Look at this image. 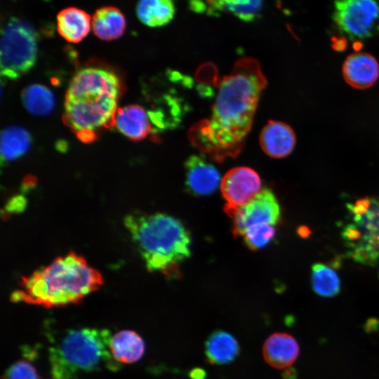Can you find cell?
Returning <instances> with one entry per match:
<instances>
[{"label":"cell","instance_id":"6da1fadb","mask_svg":"<svg viewBox=\"0 0 379 379\" xmlns=\"http://www.w3.org/2000/svg\"><path fill=\"white\" fill-rule=\"evenodd\" d=\"M266 78L258 60L244 57L220 80L212 113L193 125L191 143L218 162L240 154L250 132Z\"/></svg>","mask_w":379,"mask_h":379},{"label":"cell","instance_id":"7a4b0ae2","mask_svg":"<svg viewBox=\"0 0 379 379\" xmlns=\"http://www.w3.org/2000/svg\"><path fill=\"white\" fill-rule=\"evenodd\" d=\"M124 83L107 66L88 63L71 79L65 94L62 119L84 143L94 142L100 132L114 126Z\"/></svg>","mask_w":379,"mask_h":379},{"label":"cell","instance_id":"3957f363","mask_svg":"<svg viewBox=\"0 0 379 379\" xmlns=\"http://www.w3.org/2000/svg\"><path fill=\"white\" fill-rule=\"evenodd\" d=\"M102 284L100 272L70 251L22 277L11 299L46 308L62 307L79 302Z\"/></svg>","mask_w":379,"mask_h":379},{"label":"cell","instance_id":"277c9868","mask_svg":"<svg viewBox=\"0 0 379 379\" xmlns=\"http://www.w3.org/2000/svg\"><path fill=\"white\" fill-rule=\"evenodd\" d=\"M124 225L149 271L179 275L180 264L191 255L190 234L180 220L161 213H134L124 218Z\"/></svg>","mask_w":379,"mask_h":379},{"label":"cell","instance_id":"5b68a950","mask_svg":"<svg viewBox=\"0 0 379 379\" xmlns=\"http://www.w3.org/2000/svg\"><path fill=\"white\" fill-rule=\"evenodd\" d=\"M112 335L105 328H82L69 330L49 350L51 372L54 379H75L79 373L107 366L119 367L112 357Z\"/></svg>","mask_w":379,"mask_h":379},{"label":"cell","instance_id":"8992f818","mask_svg":"<svg viewBox=\"0 0 379 379\" xmlns=\"http://www.w3.org/2000/svg\"><path fill=\"white\" fill-rule=\"evenodd\" d=\"M34 29L25 20L11 18L1 30V74L16 80L35 65L38 37Z\"/></svg>","mask_w":379,"mask_h":379},{"label":"cell","instance_id":"52a82bcc","mask_svg":"<svg viewBox=\"0 0 379 379\" xmlns=\"http://www.w3.org/2000/svg\"><path fill=\"white\" fill-rule=\"evenodd\" d=\"M332 18L349 39L371 38L379 34V1L334 0Z\"/></svg>","mask_w":379,"mask_h":379},{"label":"cell","instance_id":"ba28073f","mask_svg":"<svg viewBox=\"0 0 379 379\" xmlns=\"http://www.w3.org/2000/svg\"><path fill=\"white\" fill-rule=\"evenodd\" d=\"M232 221L234 237H242L249 227L262 223L276 225L281 220V208L274 192L262 189L251 201L239 207L225 205L224 208Z\"/></svg>","mask_w":379,"mask_h":379},{"label":"cell","instance_id":"9c48e42d","mask_svg":"<svg viewBox=\"0 0 379 379\" xmlns=\"http://www.w3.org/2000/svg\"><path fill=\"white\" fill-rule=\"evenodd\" d=\"M221 192L225 205L239 207L251 201L260 191L261 180L253 169L238 166L230 170L221 180Z\"/></svg>","mask_w":379,"mask_h":379},{"label":"cell","instance_id":"30bf717a","mask_svg":"<svg viewBox=\"0 0 379 379\" xmlns=\"http://www.w3.org/2000/svg\"><path fill=\"white\" fill-rule=\"evenodd\" d=\"M185 185L195 196H206L213 193L220 182L217 168L204 155L190 156L185 163Z\"/></svg>","mask_w":379,"mask_h":379},{"label":"cell","instance_id":"8fae6325","mask_svg":"<svg viewBox=\"0 0 379 379\" xmlns=\"http://www.w3.org/2000/svg\"><path fill=\"white\" fill-rule=\"evenodd\" d=\"M260 145L263 152L270 157L284 158L289 155L296 142L293 130L288 124L269 121L260 134Z\"/></svg>","mask_w":379,"mask_h":379},{"label":"cell","instance_id":"7c38bea8","mask_svg":"<svg viewBox=\"0 0 379 379\" xmlns=\"http://www.w3.org/2000/svg\"><path fill=\"white\" fill-rule=\"evenodd\" d=\"M343 77L351 86L364 89L371 86L379 77L377 60L367 53L351 54L343 66Z\"/></svg>","mask_w":379,"mask_h":379},{"label":"cell","instance_id":"4fadbf2b","mask_svg":"<svg viewBox=\"0 0 379 379\" xmlns=\"http://www.w3.org/2000/svg\"><path fill=\"white\" fill-rule=\"evenodd\" d=\"M114 126L125 137L134 141L143 140L154 131L148 112L138 105L118 108Z\"/></svg>","mask_w":379,"mask_h":379},{"label":"cell","instance_id":"5bb4252c","mask_svg":"<svg viewBox=\"0 0 379 379\" xmlns=\"http://www.w3.org/2000/svg\"><path fill=\"white\" fill-rule=\"evenodd\" d=\"M299 345L296 340L286 333H275L264 343L262 354L265 361L275 368H285L297 359Z\"/></svg>","mask_w":379,"mask_h":379},{"label":"cell","instance_id":"9a60e30c","mask_svg":"<svg viewBox=\"0 0 379 379\" xmlns=\"http://www.w3.org/2000/svg\"><path fill=\"white\" fill-rule=\"evenodd\" d=\"M92 18L85 11L77 7L61 10L56 16L57 29L67 41L79 43L89 33Z\"/></svg>","mask_w":379,"mask_h":379},{"label":"cell","instance_id":"2e32d148","mask_svg":"<svg viewBox=\"0 0 379 379\" xmlns=\"http://www.w3.org/2000/svg\"><path fill=\"white\" fill-rule=\"evenodd\" d=\"M91 26L97 37L104 41H112L124 34L126 20L119 8L106 6L95 11L92 17Z\"/></svg>","mask_w":379,"mask_h":379},{"label":"cell","instance_id":"e0dca14e","mask_svg":"<svg viewBox=\"0 0 379 379\" xmlns=\"http://www.w3.org/2000/svg\"><path fill=\"white\" fill-rule=\"evenodd\" d=\"M145 347L141 336L129 330L115 333L109 345L111 354L119 364H131L138 361L145 352Z\"/></svg>","mask_w":379,"mask_h":379},{"label":"cell","instance_id":"ac0fdd59","mask_svg":"<svg viewBox=\"0 0 379 379\" xmlns=\"http://www.w3.org/2000/svg\"><path fill=\"white\" fill-rule=\"evenodd\" d=\"M239 352V345L236 338L224 331H217L208 338L205 344L207 361L216 365L233 361Z\"/></svg>","mask_w":379,"mask_h":379},{"label":"cell","instance_id":"d6986e66","mask_svg":"<svg viewBox=\"0 0 379 379\" xmlns=\"http://www.w3.org/2000/svg\"><path fill=\"white\" fill-rule=\"evenodd\" d=\"M205 4L209 15L227 12L241 20L251 22L258 18L263 0H205Z\"/></svg>","mask_w":379,"mask_h":379},{"label":"cell","instance_id":"ffe728a7","mask_svg":"<svg viewBox=\"0 0 379 379\" xmlns=\"http://www.w3.org/2000/svg\"><path fill=\"white\" fill-rule=\"evenodd\" d=\"M135 12L142 24L158 27L168 24L173 19L175 7L173 0H139Z\"/></svg>","mask_w":379,"mask_h":379},{"label":"cell","instance_id":"44dd1931","mask_svg":"<svg viewBox=\"0 0 379 379\" xmlns=\"http://www.w3.org/2000/svg\"><path fill=\"white\" fill-rule=\"evenodd\" d=\"M32 138L29 133L20 126H9L1 134V163L14 161L29 149Z\"/></svg>","mask_w":379,"mask_h":379},{"label":"cell","instance_id":"7402d4cb","mask_svg":"<svg viewBox=\"0 0 379 379\" xmlns=\"http://www.w3.org/2000/svg\"><path fill=\"white\" fill-rule=\"evenodd\" d=\"M21 99L24 107L32 114L37 116L49 114L55 104L52 91L38 84L25 87L21 93Z\"/></svg>","mask_w":379,"mask_h":379},{"label":"cell","instance_id":"603a6c76","mask_svg":"<svg viewBox=\"0 0 379 379\" xmlns=\"http://www.w3.org/2000/svg\"><path fill=\"white\" fill-rule=\"evenodd\" d=\"M311 284L314 293L324 298L338 295L341 289V282L336 272L331 267L317 262L312 266Z\"/></svg>","mask_w":379,"mask_h":379},{"label":"cell","instance_id":"cb8c5ba5","mask_svg":"<svg viewBox=\"0 0 379 379\" xmlns=\"http://www.w3.org/2000/svg\"><path fill=\"white\" fill-rule=\"evenodd\" d=\"M276 230L274 225L262 223L247 228L242 237L247 247L255 251L268 245L275 237Z\"/></svg>","mask_w":379,"mask_h":379},{"label":"cell","instance_id":"d4e9b609","mask_svg":"<svg viewBox=\"0 0 379 379\" xmlns=\"http://www.w3.org/2000/svg\"><path fill=\"white\" fill-rule=\"evenodd\" d=\"M4 379H40L35 368L28 361L21 360L12 364Z\"/></svg>","mask_w":379,"mask_h":379},{"label":"cell","instance_id":"484cf974","mask_svg":"<svg viewBox=\"0 0 379 379\" xmlns=\"http://www.w3.org/2000/svg\"><path fill=\"white\" fill-rule=\"evenodd\" d=\"M23 206V198L22 197H16L15 199H13L12 202L11 201L8 204V207H10L8 211H18L19 208L22 210Z\"/></svg>","mask_w":379,"mask_h":379},{"label":"cell","instance_id":"4316f807","mask_svg":"<svg viewBox=\"0 0 379 379\" xmlns=\"http://www.w3.org/2000/svg\"><path fill=\"white\" fill-rule=\"evenodd\" d=\"M333 48H336V50H343L344 48H345L346 41L344 38H335V41L333 42Z\"/></svg>","mask_w":379,"mask_h":379},{"label":"cell","instance_id":"83f0119b","mask_svg":"<svg viewBox=\"0 0 379 379\" xmlns=\"http://www.w3.org/2000/svg\"><path fill=\"white\" fill-rule=\"evenodd\" d=\"M298 233L302 238H307L311 234V231L308 227L301 226L298 227Z\"/></svg>","mask_w":379,"mask_h":379}]
</instances>
